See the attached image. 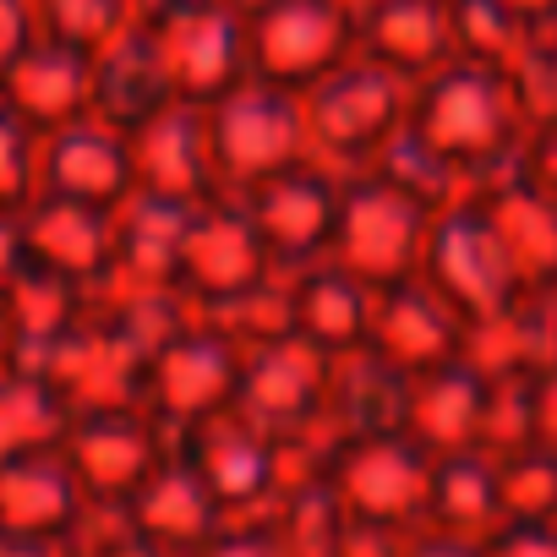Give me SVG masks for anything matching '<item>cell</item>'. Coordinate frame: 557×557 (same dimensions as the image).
<instances>
[{
    "instance_id": "836d02e7",
    "label": "cell",
    "mask_w": 557,
    "mask_h": 557,
    "mask_svg": "<svg viewBox=\"0 0 557 557\" xmlns=\"http://www.w3.org/2000/svg\"><path fill=\"white\" fill-rule=\"evenodd\" d=\"M503 524H557V448L519 443L497 454Z\"/></svg>"
},
{
    "instance_id": "f35d334b",
    "label": "cell",
    "mask_w": 557,
    "mask_h": 557,
    "mask_svg": "<svg viewBox=\"0 0 557 557\" xmlns=\"http://www.w3.org/2000/svg\"><path fill=\"white\" fill-rule=\"evenodd\" d=\"M72 552H77V557H170V552L137 541V535L121 524V513H110V530H104V535H88V524H83L77 541H72Z\"/></svg>"
},
{
    "instance_id": "4fadbf2b",
    "label": "cell",
    "mask_w": 557,
    "mask_h": 557,
    "mask_svg": "<svg viewBox=\"0 0 557 557\" xmlns=\"http://www.w3.org/2000/svg\"><path fill=\"white\" fill-rule=\"evenodd\" d=\"M329 377H334V361L318 356V350H307V345H296V339L240 350L235 410H240L251 426H262L273 443L312 437V432H323ZM323 437H329V432H323Z\"/></svg>"
},
{
    "instance_id": "5b68a950",
    "label": "cell",
    "mask_w": 557,
    "mask_h": 557,
    "mask_svg": "<svg viewBox=\"0 0 557 557\" xmlns=\"http://www.w3.org/2000/svg\"><path fill=\"white\" fill-rule=\"evenodd\" d=\"M246 17V61L251 83L312 94L345 61H356V7L350 0H251Z\"/></svg>"
},
{
    "instance_id": "d6986e66",
    "label": "cell",
    "mask_w": 557,
    "mask_h": 557,
    "mask_svg": "<svg viewBox=\"0 0 557 557\" xmlns=\"http://www.w3.org/2000/svg\"><path fill=\"white\" fill-rule=\"evenodd\" d=\"M115 213L66 202V197H34L23 208V240L28 257L50 273H61L66 285H77L83 296L104 290L115 278Z\"/></svg>"
},
{
    "instance_id": "7a4b0ae2",
    "label": "cell",
    "mask_w": 557,
    "mask_h": 557,
    "mask_svg": "<svg viewBox=\"0 0 557 557\" xmlns=\"http://www.w3.org/2000/svg\"><path fill=\"white\" fill-rule=\"evenodd\" d=\"M421 285L465 329L508 318L513 307H524L535 296L475 191H465L454 208H443L432 219V235H426V251H421Z\"/></svg>"
},
{
    "instance_id": "cb8c5ba5",
    "label": "cell",
    "mask_w": 557,
    "mask_h": 557,
    "mask_svg": "<svg viewBox=\"0 0 557 557\" xmlns=\"http://www.w3.org/2000/svg\"><path fill=\"white\" fill-rule=\"evenodd\" d=\"M121 524L137 535V541H148V546H159V552H170V557H197L230 519H224V508L208 497V486L175 459V448H170V459H164V470L121 508Z\"/></svg>"
},
{
    "instance_id": "3957f363",
    "label": "cell",
    "mask_w": 557,
    "mask_h": 557,
    "mask_svg": "<svg viewBox=\"0 0 557 557\" xmlns=\"http://www.w3.org/2000/svg\"><path fill=\"white\" fill-rule=\"evenodd\" d=\"M301 115H307L312 159L339 175H361L405 137L410 83L356 55L334 77H323L312 94H301Z\"/></svg>"
},
{
    "instance_id": "e0dca14e",
    "label": "cell",
    "mask_w": 557,
    "mask_h": 557,
    "mask_svg": "<svg viewBox=\"0 0 557 557\" xmlns=\"http://www.w3.org/2000/svg\"><path fill=\"white\" fill-rule=\"evenodd\" d=\"M465 339H470V329L421 285V278L394 285V290H377V301H372L367 350L377 361H388L399 377H421V372H437V367L459 361Z\"/></svg>"
},
{
    "instance_id": "7bdbcfd3",
    "label": "cell",
    "mask_w": 557,
    "mask_h": 557,
    "mask_svg": "<svg viewBox=\"0 0 557 557\" xmlns=\"http://www.w3.org/2000/svg\"><path fill=\"white\" fill-rule=\"evenodd\" d=\"M28 240H23V213H0V290L28 268Z\"/></svg>"
},
{
    "instance_id": "ab89813d",
    "label": "cell",
    "mask_w": 557,
    "mask_h": 557,
    "mask_svg": "<svg viewBox=\"0 0 557 557\" xmlns=\"http://www.w3.org/2000/svg\"><path fill=\"white\" fill-rule=\"evenodd\" d=\"M530 443L557 448V361L530 377Z\"/></svg>"
},
{
    "instance_id": "7c38bea8",
    "label": "cell",
    "mask_w": 557,
    "mask_h": 557,
    "mask_svg": "<svg viewBox=\"0 0 557 557\" xmlns=\"http://www.w3.org/2000/svg\"><path fill=\"white\" fill-rule=\"evenodd\" d=\"M175 459L208 486V497L224 508V519H257L268 513L278 492V443L251 426L240 410H224L181 437H170Z\"/></svg>"
},
{
    "instance_id": "e575fe53",
    "label": "cell",
    "mask_w": 557,
    "mask_h": 557,
    "mask_svg": "<svg viewBox=\"0 0 557 557\" xmlns=\"http://www.w3.org/2000/svg\"><path fill=\"white\" fill-rule=\"evenodd\" d=\"M39 143L17 110H0V213H23L39 197Z\"/></svg>"
},
{
    "instance_id": "52a82bcc",
    "label": "cell",
    "mask_w": 557,
    "mask_h": 557,
    "mask_svg": "<svg viewBox=\"0 0 557 557\" xmlns=\"http://www.w3.org/2000/svg\"><path fill=\"white\" fill-rule=\"evenodd\" d=\"M235 383H240V345L219 323L197 318L137 372L132 405L153 426L181 437V432L235 410Z\"/></svg>"
},
{
    "instance_id": "30bf717a",
    "label": "cell",
    "mask_w": 557,
    "mask_h": 557,
    "mask_svg": "<svg viewBox=\"0 0 557 557\" xmlns=\"http://www.w3.org/2000/svg\"><path fill=\"white\" fill-rule=\"evenodd\" d=\"M426 475H432V454H421L405 432L329 443V486L339 492L345 513L361 524H383L399 535L421 530Z\"/></svg>"
},
{
    "instance_id": "d590c367",
    "label": "cell",
    "mask_w": 557,
    "mask_h": 557,
    "mask_svg": "<svg viewBox=\"0 0 557 557\" xmlns=\"http://www.w3.org/2000/svg\"><path fill=\"white\" fill-rule=\"evenodd\" d=\"M197 557H296V552L278 541V530L257 513V519H230Z\"/></svg>"
},
{
    "instance_id": "44dd1931",
    "label": "cell",
    "mask_w": 557,
    "mask_h": 557,
    "mask_svg": "<svg viewBox=\"0 0 557 557\" xmlns=\"http://www.w3.org/2000/svg\"><path fill=\"white\" fill-rule=\"evenodd\" d=\"M88 497L61 459L50 454H17L0 459V535H45V541H77L88 524Z\"/></svg>"
},
{
    "instance_id": "ac0fdd59",
    "label": "cell",
    "mask_w": 557,
    "mask_h": 557,
    "mask_svg": "<svg viewBox=\"0 0 557 557\" xmlns=\"http://www.w3.org/2000/svg\"><path fill=\"white\" fill-rule=\"evenodd\" d=\"M285 301H290V339L339 361L367 350L372 339V301L377 290H367L356 273H345L334 257L312 262L301 273H285Z\"/></svg>"
},
{
    "instance_id": "6da1fadb",
    "label": "cell",
    "mask_w": 557,
    "mask_h": 557,
    "mask_svg": "<svg viewBox=\"0 0 557 557\" xmlns=\"http://www.w3.org/2000/svg\"><path fill=\"white\" fill-rule=\"evenodd\" d=\"M405 132L465 186L481 191L486 181L508 175L524 153L530 115L508 83V72L454 61L437 77L410 88V121Z\"/></svg>"
},
{
    "instance_id": "74e56055",
    "label": "cell",
    "mask_w": 557,
    "mask_h": 557,
    "mask_svg": "<svg viewBox=\"0 0 557 557\" xmlns=\"http://www.w3.org/2000/svg\"><path fill=\"white\" fill-rule=\"evenodd\" d=\"M519 170H524V175L557 202V115L541 121V126H530L524 153H519Z\"/></svg>"
},
{
    "instance_id": "1f68e13d",
    "label": "cell",
    "mask_w": 557,
    "mask_h": 557,
    "mask_svg": "<svg viewBox=\"0 0 557 557\" xmlns=\"http://www.w3.org/2000/svg\"><path fill=\"white\" fill-rule=\"evenodd\" d=\"M262 519L278 530V541H285L296 557H334L339 552V535L350 524L339 492L329 486V470L323 475L285 481V486L273 492V503H268Z\"/></svg>"
},
{
    "instance_id": "8d00e7d4",
    "label": "cell",
    "mask_w": 557,
    "mask_h": 557,
    "mask_svg": "<svg viewBox=\"0 0 557 557\" xmlns=\"http://www.w3.org/2000/svg\"><path fill=\"white\" fill-rule=\"evenodd\" d=\"M486 557H557V524H497L481 541Z\"/></svg>"
},
{
    "instance_id": "484cf974",
    "label": "cell",
    "mask_w": 557,
    "mask_h": 557,
    "mask_svg": "<svg viewBox=\"0 0 557 557\" xmlns=\"http://www.w3.org/2000/svg\"><path fill=\"white\" fill-rule=\"evenodd\" d=\"M191 213L197 208H186V202H170V197H153V191H132L115 208V219H110V230H115V278L110 285L170 290Z\"/></svg>"
},
{
    "instance_id": "ffe728a7",
    "label": "cell",
    "mask_w": 557,
    "mask_h": 557,
    "mask_svg": "<svg viewBox=\"0 0 557 557\" xmlns=\"http://www.w3.org/2000/svg\"><path fill=\"white\" fill-rule=\"evenodd\" d=\"M486 399H492V377L481 367H470L465 356L421 372L405 383V416L399 432L421 448V454H454V448H481V426H486Z\"/></svg>"
},
{
    "instance_id": "ba28073f",
    "label": "cell",
    "mask_w": 557,
    "mask_h": 557,
    "mask_svg": "<svg viewBox=\"0 0 557 557\" xmlns=\"http://www.w3.org/2000/svg\"><path fill=\"white\" fill-rule=\"evenodd\" d=\"M273 278L278 273H273V262H268V251H262V240L235 197H219V202L191 213L170 290L197 318H219V312L240 307L246 296L268 290Z\"/></svg>"
},
{
    "instance_id": "277c9868",
    "label": "cell",
    "mask_w": 557,
    "mask_h": 557,
    "mask_svg": "<svg viewBox=\"0 0 557 557\" xmlns=\"http://www.w3.org/2000/svg\"><path fill=\"white\" fill-rule=\"evenodd\" d=\"M432 208L416 202L377 170L345 175L339 186V224H334V262L356 273L367 290H394L421 278V251L432 235Z\"/></svg>"
},
{
    "instance_id": "ee69618b",
    "label": "cell",
    "mask_w": 557,
    "mask_h": 557,
    "mask_svg": "<svg viewBox=\"0 0 557 557\" xmlns=\"http://www.w3.org/2000/svg\"><path fill=\"white\" fill-rule=\"evenodd\" d=\"M0 557H77L72 541H45V535H0Z\"/></svg>"
},
{
    "instance_id": "83f0119b",
    "label": "cell",
    "mask_w": 557,
    "mask_h": 557,
    "mask_svg": "<svg viewBox=\"0 0 557 557\" xmlns=\"http://www.w3.org/2000/svg\"><path fill=\"white\" fill-rule=\"evenodd\" d=\"M405 383H410V377H399V372H394L388 361H377L372 350L339 356V361H334V377H329V410H323L329 443L399 432Z\"/></svg>"
},
{
    "instance_id": "8fae6325",
    "label": "cell",
    "mask_w": 557,
    "mask_h": 557,
    "mask_svg": "<svg viewBox=\"0 0 557 557\" xmlns=\"http://www.w3.org/2000/svg\"><path fill=\"white\" fill-rule=\"evenodd\" d=\"M339 186L345 175L307 159L285 175H273L251 191H240L235 202L246 208L273 273L285 278V273H301L312 262H329L334 251V224H339Z\"/></svg>"
},
{
    "instance_id": "8992f818",
    "label": "cell",
    "mask_w": 557,
    "mask_h": 557,
    "mask_svg": "<svg viewBox=\"0 0 557 557\" xmlns=\"http://www.w3.org/2000/svg\"><path fill=\"white\" fill-rule=\"evenodd\" d=\"M208 159L224 197H240L273 175H285L312 159L301 99L268 83H246L230 99L208 104Z\"/></svg>"
},
{
    "instance_id": "f6af8a7d",
    "label": "cell",
    "mask_w": 557,
    "mask_h": 557,
    "mask_svg": "<svg viewBox=\"0 0 557 557\" xmlns=\"http://www.w3.org/2000/svg\"><path fill=\"white\" fill-rule=\"evenodd\" d=\"M0 372H12V318L0 307Z\"/></svg>"
},
{
    "instance_id": "603a6c76",
    "label": "cell",
    "mask_w": 557,
    "mask_h": 557,
    "mask_svg": "<svg viewBox=\"0 0 557 557\" xmlns=\"http://www.w3.org/2000/svg\"><path fill=\"white\" fill-rule=\"evenodd\" d=\"M175 104L181 99L170 88V72L159 61V45L143 28H126L115 45L99 50V61H94V99H88V115L94 121H104L121 137H137L143 126H153Z\"/></svg>"
},
{
    "instance_id": "5bb4252c",
    "label": "cell",
    "mask_w": 557,
    "mask_h": 557,
    "mask_svg": "<svg viewBox=\"0 0 557 557\" xmlns=\"http://www.w3.org/2000/svg\"><path fill=\"white\" fill-rule=\"evenodd\" d=\"M159 45V61L170 72V88L181 104L208 110L219 99H230L235 88L251 83V61H246V17L235 0H213V7L164 23L148 34Z\"/></svg>"
},
{
    "instance_id": "60d3db41",
    "label": "cell",
    "mask_w": 557,
    "mask_h": 557,
    "mask_svg": "<svg viewBox=\"0 0 557 557\" xmlns=\"http://www.w3.org/2000/svg\"><path fill=\"white\" fill-rule=\"evenodd\" d=\"M405 552V535L399 530H383V524H361L350 519L345 535H339V552L334 557H399Z\"/></svg>"
},
{
    "instance_id": "f546056e",
    "label": "cell",
    "mask_w": 557,
    "mask_h": 557,
    "mask_svg": "<svg viewBox=\"0 0 557 557\" xmlns=\"http://www.w3.org/2000/svg\"><path fill=\"white\" fill-rule=\"evenodd\" d=\"M88 99H94V66L72 50L61 55H45V61H28L12 83V110L39 132H61L72 121H88Z\"/></svg>"
},
{
    "instance_id": "2e32d148",
    "label": "cell",
    "mask_w": 557,
    "mask_h": 557,
    "mask_svg": "<svg viewBox=\"0 0 557 557\" xmlns=\"http://www.w3.org/2000/svg\"><path fill=\"white\" fill-rule=\"evenodd\" d=\"M356 55L410 88L437 77L443 66H454L448 0H367L356 7Z\"/></svg>"
},
{
    "instance_id": "d4e9b609",
    "label": "cell",
    "mask_w": 557,
    "mask_h": 557,
    "mask_svg": "<svg viewBox=\"0 0 557 557\" xmlns=\"http://www.w3.org/2000/svg\"><path fill=\"white\" fill-rule=\"evenodd\" d=\"M475 197H481L486 219L497 224L508 257L519 262L524 285H530L535 296H557V202H552L519 164H513L508 175L486 181Z\"/></svg>"
},
{
    "instance_id": "9c48e42d",
    "label": "cell",
    "mask_w": 557,
    "mask_h": 557,
    "mask_svg": "<svg viewBox=\"0 0 557 557\" xmlns=\"http://www.w3.org/2000/svg\"><path fill=\"white\" fill-rule=\"evenodd\" d=\"M61 459L72 465L88 508L121 513L170 459V432L153 426L137 405H99L77 410L61 443Z\"/></svg>"
},
{
    "instance_id": "f1b7e54d",
    "label": "cell",
    "mask_w": 557,
    "mask_h": 557,
    "mask_svg": "<svg viewBox=\"0 0 557 557\" xmlns=\"http://www.w3.org/2000/svg\"><path fill=\"white\" fill-rule=\"evenodd\" d=\"M426 524L448 530V535H470L486 541L503 524V503H497V454L486 448H454L432 459L426 475Z\"/></svg>"
},
{
    "instance_id": "7402d4cb",
    "label": "cell",
    "mask_w": 557,
    "mask_h": 557,
    "mask_svg": "<svg viewBox=\"0 0 557 557\" xmlns=\"http://www.w3.org/2000/svg\"><path fill=\"white\" fill-rule=\"evenodd\" d=\"M132 164H137V191H153L186 208H208L224 197L208 159V115L191 104H175L153 126H143L132 137Z\"/></svg>"
},
{
    "instance_id": "d6a6232c",
    "label": "cell",
    "mask_w": 557,
    "mask_h": 557,
    "mask_svg": "<svg viewBox=\"0 0 557 557\" xmlns=\"http://www.w3.org/2000/svg\"><path fill=\"white\" fill-rule=\"evenodd\" d=\"M448 28H454V61L492 72H508L530 45V28L503 0H448Z\"/></svg>"
},
{
    "instance_id": "b9f144b4",
    "label": "cell",
    "mask_w": 557,
    "mask_h": 557,
    "mask_svg": "<svg viewBox=\"0 0 557 557\" xmlns=\"http://www.w3.org/2000/svg\"><path fill=\"white\" fill-rule=\"evenodd\" d=\"M399 557H486V552H481V541H470V535H448V530L421 524V530L405 535V552H399Z\"/></svg>"
},
{
    "instance_id": "4316f807",
    "label": "cell",
    "mask_w": 557,
    "mask_h": 557,
    "mask_svg": "<svg viewBox=\"0 0 557 557\" xmlns=\"http://www.w3.org/2000/svg\"><path fill=\"white\" fill-rule=\"evenodd\" d=\"M88 323H94V334H99L132 372H143L186 323H197V312H191L175 290L104 285V290L88 296Z\"/></svg>"
},
{
    "instance_id": "4dcf8cb0",
    "label": "cell",
    "mask_w": 557,
    "mask_h": 557,
    "mask_svg": "<svg viewBox=\"0 0 557 557\" xmlns=\"http://www.w3.org/2000/svg\"><path fill=\"white\" fill-rule=\"evenodd\" d=\"M72 405L34 372H0V459L50 454L66 443Z\"/></svg>"
},
{
    "instance_id": "bcb514c9",
    "label": "cell",
    "mask_w": 557,
    "mask_h": 557,
    "mask_svg": "<svg viewBox=\"0 0 557 557\" xmlns=\"http://www.w3.org/2000/svg\"><path fill=\"white\" fill-rule=\"evenodd\" d=\"M552 334H557V301H552Z\"/></svg>"
},
{
    "instance_id": "9a60e30c",
    "label": "cell",
    "mask_w": 557,
    "mask_h": 557,
    "mask_svg": "<svg viewBox=\"0 0 557 557\" xmlns=\"http://www.w3.org/2000/svg\"><path fill=\"white\" fill-rule=\"evenodd\" d=\"M137 191L132 137L110 132L104 121H72L39 143V197H66L99 213H115Z\"/></svg>"
}]
</instances>
